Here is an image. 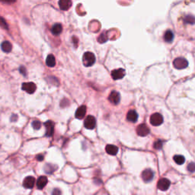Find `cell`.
<instances>
[{"mask_svg":"<svg viewBox=\"0 0 195 195\" xmlns=\"http://www.w3.org/2000/svg\"><path fill=\"white\" fill-rule=\"evenodd\" d=\"M82 61L85 66H86V67L92 66L95 62V55L92 53H91V52H86V53H85L84 55H83Z\"/></svg>","mask_w":195,"mask_h":195,"instance_id":"obj_1","label":"cell"},{"mask_svg":"<svg viewBox=\"0 0 195 195\" xmlns=\"http://www.w3.org/2000/svg\"><path fill=\"white\" fill-rule=\"evenodd\" d=\"M173 65L175 66V68L178 69H185L186 67H187L188 66V62L187 61V59H184L182 57H178L174 60Z\"/></svg>","mask_w":195,"mask_h":195,"instance_id":"obj_2","label":"cell"},{"mask_svg":"<svg viewBox=\"0 0 195 195\" xmlns=\"http://www.w3.org/2000/svg\"><path fill=\"white\" fill-rule=\"evenodd\" d=\"M162 123H163V117L159 113H155L150 117V123L153 126H159Z\"/></svg>","mask_w":195,"mask_h":195,"instance_id":"obj_3","label":"cell"},{"mask_svg":"<svg viewBox=\"0 0 195 195\" xmlns=\"http://www.w3.org/2000/svg\"><path fill=\"white\" fill-rule=\"evenodd\" d=\"M96 125V120L93 116H88L84 121V126L86 129H92L95 127Z\"/></svg>","mask_w":195,"mask_h":195,"instance_id":"obj_4","label":"cell"},{"mask_svg":"<svg viewBox=\"0 0 195 195\" xmlns=\"http://www.w3.org/2000/svg\"><path fill=\"white\" fill-rule=\"evenodd\" d=\"M171 182L169 179L167 178H162L159 180L157 183V187L160 190H167L170 187Z\"/></svg>","mask_w":195,"mask_h":195,"instance_id":"obj_5","label":"cell"},{"mask_svg":"<svg viewBox=\"0 0 195 195\" xmlns=\"http://www.w3.org/2000/svg\"><path fill=\"white\" fill-rule=\"evenodd\" d=\"M150 128L146 126V124L143 123V124L139 125L136 128V133L139 136H146L150 133Z\"/></svg>","mask_w":195,"mask_h":195,"instance_id":"obj_6","label":"cell"},{"mask_svg":"<svg viewBox=\"0 0 195 195\" xmlns=\"http://www.w3.org/2000/svg\"><path fill=\"white\" fill-rule=\"evenodd\" d=\"M22 89L28 94H33L36 91V85L33 82H25L22 84Z\"/></svg>","mask_w":195,"mask_h":195,"instance_id":"obj_7","label":"cell"},{"mask_svg":"<svg viewBox=\"0 0 195 195\" xmlns=\"http://www.w3.org/2000/svg\"><path fill=\"white\" fill-rule=\"evenodd\" d=\"M108 100L114 105H117L120 101V93L116 91H112L108 96Z\"/></svg>","mask_w":195,"mask_h":195,"instance_id":"obj_8","label":"cell"},{"mask_svg":"<svg viewBox=\"0 0 195 195\" xmlns=\"http://www.w3.org/2000/svg\"><path fill=\"white\" fill-rule=\"evenodd\" d=\"M154 178V172L151 169H145L142 173V178L145 182H150Z\"/></svg>","mask_w":195,"mask_h":195,"instance_id":"obj_9","label":"cell"},{"mask_svg":"<svg viewBox=\"0 0 195 195\" xmlns=\"http://www.w3.org/2000/svg\"><path fill=\"white\" fill-rule=\"evenodd\" d=\"M125 74H126V72H125V70L123 69H114L111 72V77L113 78V79L119 80L123 78Z\"/></svg>","mask_w":195,"mask_h":195,"instance_id":"obj_10","label":"cell"},{"mask_svg":"<svg viewBox=\"0 0 195 195\" xmlns=\"http://www.w3.org/2000/svg\"><path fill=\"white\" fill-rule=\"evenodd\" d=\"M35 184V178L32 176H28L25 178L23 181V186L25 188H33Z\"/></svg>","mask_w":195,"mask_h":195,"instance_id":"obj_11","label":"cell"},{"mask_svg":"<svg viewBox=\"0 0 195 195\" xmlns=\"http://www.w3.org/2000/svg\"><path fill=\"white\" fill-rule=\"evenodd\" d=\"M46 126V136H51L54 133V123L51 120H48L44 123Z\"/></svg>","mask_w":195,"mask_h":195,"instance_id":"obj_12","label":"cell"},{"mask_svg":"<svg viewBox=\"0 0 195 195\" xmlns=\"http://www.w3.org/2000/svg\"><path fill=\"white\" fill-rule=\"evenodd\" d=\"M126 120L132 123H135L138 120V114L134 110H130L126 114Z\"/></svg>","mask_w":195,"mask_h":195,"instance_id":"obj_13","label":"cell"},{"mask_svg":"<svg viewBox=\"0 0 195 195\" xmlns=\"http://www.w3.org/2000/svg\"><path fill=\"white\" fill-rule=\"evenodd\" d=\"M86 114V107L85 105H82L76 111V117L77 119H83Z\"/></svg>","mask_w":195,"mask_h":195,"instance_id":"obj_14","label":"cell"},{"mask_svg":"<svg viewBox=\"0 0 195 195\" xmlns=\"http://www.w3.org/2000/svg\"><path fill=\"white\" fill-rule=\"evenodd\" d=\"M47 178L45 176H41L37 181V187L38 189H43L47 184Z\"/></svg>","mask_w":195,"mask_h":195,"instance_id":"obj_15","label":"cell"},{"mask_svg":"<svg viewBox=\"0 0 195 195\" xmlns=\"http://www.w3.org/2000/svg\"><path fill=\"white\" fill-rule=\"evenodd\" d=\"M71 5H72V2L69 1V0H61L59 2V8L63 11H66V10L69 9Z\"/></svg>","mask_w":195,"mask_h":195,"instance_id":"obj_16","label":"cell"},{"mask_svg":"<svg viewBox=\"0 0 195 195\" xmlns=\"http://www.w3.org/2000/svg\"><path fill=\"white\" fill-rule=\"evenodd\" d=\"M62 31V26L61 24L56 23L51 28V33L53 34V35H60L61 32Z\"/></svg>","mask_w":195,"mask_h":195,"instance_id":"obj_17","label":"cell"},{"mask_svg":"<svg viewBox=\"0 0 195 195\" xmlns=\"http://www.w3.org/2000/svg\"><path fill=\"white\" fill-rule=\"evenodd\" d=\"M105 150H106L108 154L111 155V156H115L118 152V147L114 145H107Z\"/></svg>","mask_w":195,"mask_h":195,"instance_id":"obj_18","label":"cell"},{"mask_svg":"<svg viewBox=\"0 0 195 195\" xmlns=\"http://www.w3.org/2000/svg\"><path fill=\"white\" fill-rule=\"evenodd\" d=\"M46 64L49 67H53L56 65V59H55L54 56L53 54H50L47 56L46 59Z\"/></svg>","mask_w":195,"mask_h":195,"instance_id":"obj_19","label":"cell"},{"mask_svg":"<svg viewBox=\"0 0 195 195\" xmlns=\"http://www.w3.org/2000/svg\"><path fill=\"white\" fill-rule=\"evenodd\" d=\"M174 34L171 30H167L164 35V40L168 43H170L173 41Z\"/></svg>","mask_w":195,"mask_h":195,"instance_id":"obj_20","label":"cell"},{"mask_svg":"<svg viewBox=\"0 0 195 195\" xmlns=\"http://www.w3.org/2000/svg\"><path fill=\"white\" fill-rule=\"evenodd\" d=\"M1 48H2V51L5 52V53H9L12 50V46L11 43L8 42V41H4L1 45Z\"/></svg>","mask_w":195,"mask_h":195,"instance_id":"obj_21","label":"cell"},{"mask_svg":"<svg viewBox=\"0 0 195 195\" xmlns=\"http://www.w3.org/2000/svg\"><path fill=\"white\" fill-rule=\"evenodd\" d=\"M56 169V167H55V166L51 164H47L44 167V171L47 174H52L53 172H55V170Z\"/></svg>","mask_w":195,"mask_h":195,"instance_id":"obj_22","label":"cell"},{"mask_svg":"<svg viewBox=\"0 0 195 195\" xmlns=\"http://www.w3.org/2000/svg\"><path fill=\"white\" fill-rule=\"evenodd\" d=\"M173 159L174 161H175L178 165L184 164V161H185V159H184V156H181V155H175Z\"/></svg>","mask_w":195,"mask_h":195,"instance_id":"obj_23","label":"cell"},{"mask_svg":"<svg viewBox=\"0 0 195 195\" xmlns=\"http://www.w3.org/2000/svg\"><path fill=\"white\" fill-rule=\"evenodd\" d=\"M32 126H33V128L35 129H39L41 126V123L40 121H38V120H35L32 123Z\"/></svg>","mask_w":195,"mask_h":195,"instance_id":"obj_24","label":"cell"},{"mask_svg":"<svg viewBox=\"0 0 195 195\" xmlns=\"http://www.w3.org/2000/svg\"><path fill=\"white\" fill-rule=\"evenodd\" d=\"M184 22L193 25V22H194V18H193V17L192 15H187V17H185V18H184Z\"/></svg>","mask_w":195,"mask_h":195,"instance_id":"obj_25","label":"cell"},{"mask_svg":"<svg viewBox=\"0 0 195 195\" xmlns=\"http://www.w3.org/2000/svg\"><path fill=\"white\" fill-rule=\"evenodd\" d=\"M154 148L156 150H161L162 148V142L161 140H157L154 143Z\"/></svg>","mask_w":195,"mask_h":195,"instance_id":"obj_26","label":"cell"},{"mask_svg":"<svg viewBox=\"0 0 195 195\" xmlns=\"http://www.w3.org/2000/svg\"><path fill=\"white\" fill-rule=\"evenodd\" d=\"M187 169H188L189 172H194V169H195L194 163H193V162H190V164L188 165V166H187Z\"/></svg>","mask_w":195,"mask_h":195,"instance_id":"obj_27","label":"cell"},{"mask_svg":"<svg viewBox=\"0 0 195 195\" xmlns=\"http://www.w3.org/2000/svg\"><path fill=\"white\" fill-rule=\"evenodd\" d=\"M52 195H61V191L59 189L55 188L53 189V193H52Z\"/></svg>","mask_w":195,"mask_h":195,"instance_id":"obj_28","label":"cell"},{"mask_svg":"<svg viewBox=\"0 0 195 195\" xmlns=\"http://www.w3.org/2000/svg\"><path fill=\"white\" fill-rule=\"evenodd\" d=\"M0 25H1L2 27H4V28H7L6 23H5V21H4L2 18H0Z\"/></svg>","mask_w":195,"mask_h":195,"instance_id":"obj_29","label":"cell"},{"mask_svg":"<svg viewBox=\"0 0 195 195\" xmlns=\"http://www.w3.org/2000/svg\"><path fill=\"white\" fill-rule=\"evenodd\" d=\"M37 159H38V161L44 160V156H42V155H39V156H37Z\"/></svg>","mask_w":195,"mask_h":195,"instance_id":"obj_30","label":"cell"},{"mask_svg":"<svg viewBox=\"0 0 195 195\" xmlns=\"http://www.w3.org/2000/svg\"><path fill=\"white\" fill-rule=\"evenodd\" d=\"M20 71H21V72H22V73L23 74L24 76L26 75V74H25V72H26V71H25V68L23 67V66H22V67H21Z\"/></svg>","mask_w":195,"mask_h":195,"instance_id":"obj_31","label":"cell"}]
</instances>
